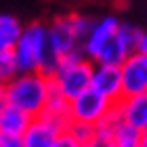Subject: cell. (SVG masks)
<instances>
[{"label":"cell","mask_w":147,"mask_h":147,"mask_svg":"<svg viewBox=\"0 0 147 147\" xmlns=\"http://www.w3.org/2000/svg\"><path fill=\"white\" fill-rule=\"evenodd\" d=\"M23 32V23L11 13H0V51H13L19 36Z\"/></svg>","instance_id":"4fadbf2b"},{"label":"cell","mask_w":147,"mask_h":147,"mask_svg":"<svg viewBox=\"0 0 147 147\" xmlns=\"http://www.w3.org/2000/svg\"><path fill=\"white\" fill-rule=\"evenodd\" d=\"M6 103H9V99H6V88H4L2 84H0V111L4 109V105H6Z\"/></svg>","instance_id":"44dd1931"},{"label":"cell","mask_w":147,"mask_h":147,"mask_svg":"<svg viewBox=\"0 0 147 147\" xmlns=\"http://www.w3.org/2000/svg\"><path fill=\"white\" fill-rule=\"evenodd\" d=\"M139 51L147 55V30L141 32V42H139Z\"/></svg>","instance_id":"ffe728a7"},{"label":"cell","mask_w":147,"mask_h":147,"mask_svg":"<svg viewBox=\"0 0 147 147\" xmlns=\"http://www.w3.org/2000/svg\"><path fill=\"white\" fill-rule=\"evenodd\" d=\"M122 23V19L118 15H103L99 19H92V25L86 34L82 42V53L90 61H97L99 55L103 53V49L111 42V38L116 36V32Z\"/></svg>","instance_id":"ba28073f"},{"label":"cell","mask_w":147,"mask_h":147,"mask_svg":"<svg viewBox=\"0 0 147 147\" xmlns=\"http://www.w3.org/2000/svg\"><path fill=\"white\" fill-rule=\"evenodd\" d=\"M113 105H116L113 101H109L105 95H101L99 90L90 86L84 92H80L78 97L69 99V120H78V122L97 126L113 109Z\"/></svg>","instance_id":"5b68a950"},{"label":"cell","mask_w":147,"mask_h":147,"mask_svg":"<svg viewBox=\"0 0 147 147\" xmlns=\"http://www.w3.org/2000/svg\"><path fill=\"white\" fill-rule=\"evenodd\" d=\"M13 53L19 71H44L51 76L57 65V57L49 44V23L32 21L30 25H23Z\"/></svg>","instance_id":"6da1fadb"},{"label":"cell","mask_w":147,"mask_h":147,"mask_svg":"<svg viewBox=\"0 0 147 147\" xmlns=\"http://www.w3.org/2000/svg\"><path fill=\"white\" fill-rule=\"evenodd\" d=\"M65 130H67L80 145H86V143L90 141L92 132H95V126L86 124V122H78V120H69L67 126H65Z\"/></svg>","instance_id":"e0dca14e"},{"label":"cell","mask_w":147,"mask_h":147,"mask_svg":"<svg viewBox=\"0 0 147 147\" xmlns=\"http://www.w3.org/2000/svg\"><path fill=\"white\" fill-rule=\"evenodd\" d=\"M69 120L55 118L49 113H38L32 118L28 130L23 132V147H53L55 139L65 130Z\"/></svg>","instance_id":"52a82bcc"},{"label":"cell","mask_w":147,"mask_h":147,"mask_svg":"<svg viewBox=\"0 0 147 147\" xmlns=\"http://www.w3.org/2000/svg\"><path fill=\"white\" fill-rule=\"evenodd\" d=\"M141 32L137 25H132L128 21H122L116 32V36L111 38V42L103 49V53L99 55L95 63H111L120 65L128 55H132L135 51H139V42H141Z\"/></svg>","instance_id":"8992f818"},{"label":"cell","mask_w":147,"mask_h":147,"mask_svg":"<svg viewBox=\"0 0 147 147\" xmlns=\"http://www.w3.org/2000/svg\"><path fill=\"white\" fill-rule=\"evenodd\" d=\"M92 67H95V61H90L82 51L67 53L57 59V65L51 74V82L67 99H74L86 88H90Z\"/></svg>","instance_id":"3957f363"},{"label":"cell","mask_w":147,"mask_h":147,"mask_svg":"<svg viewBox=\"0 0 147 147\" xmlns=\"http://www.w3.org/2000/svg\"><path fill=\"white\" fill-rule=\"evenodd\" d=\"M0 147H23V139L15 135H0Z\"/></svg>","instance_id":"d6986e66"},{"label":"cell","mask_w":147,"mask_h":147,"mask_svg":"<svg viewBox=\"0 0 147 147\" xmlns=\"http://www.w3.org/2000/svg\"><path fill=\"white\" fill-rule=\"evenodd\" d=\"M122 71V92L124 95H137L147 90V55L135 51L120 63Z\"/></svg>","instance_id":"9c48e42d"},{"label":"cell","mask_w":147,"mask_h":147,"mask_svg":"<svg viewBox=\"0 0 147 147\" xmlns=\"http://www.w3.org/2000/svg\"><path fill=\"white\" fill-rule=\"evenodd\" d=\"M51 86V76L44 71H19L4 88L9 103L21 107L30 116H38L44 111Z\"/></svg>","instance_id":"7a4b0ae2"},{"label":"cell","mask_w":147,"mask_h":147,"mask_svg":"<svg viewBox=\"0 0 147 147\" xmlns=\"http://www.w3.org/2000/svg\"><path fill=\"white\" fill-rule=\"evenodd\" d=\"M53 147H84V145H80L76 139H74L67 130H63L61 135H59L55 139V143H53Z\"/></svg>","instance_id":"ac0fdd59"},{"label":"cell","mask_w":147,"mask_h":147,"mask_svg":"<svg viewBox=\"0 0 147 147\" xmlns=\"http://www.w3.org/2000/svg\"><path fill=\"white\" fill-rule=\"evenodd\" d=\"M19 74V65L15 61L13 51H0V84L6 86Z\"/></svg>","instance_id":"2e32d148"},{"label":"cell","mask_w":147,"mask_h":147,"mask_svg":"<svg viewBox=\"0 0 147 147\" xmlns=\"http://www.w3.org/2000/svg\"><path fill=\"white\" fill-rule=\"evenodd\" d=\"M113 139H116L113 147H141V130L128 122H124V120H120L116 124Z\"/></svg>","instance_id":"5bb4252c"},{"label":"cell","mask_w":147,"mask_h":147,"mask_svg":"<svg viewBox=\"0 0 147 147\" xmlns=\"http://www.w3.org/2000/svg\"><path fill=\"white\" fill-rule=\"evenodd\" d=\"M44 113L55 116V118L69 120V99L65 97L61 90H57L55 86H51L49 99H46V105H44Z\"/></svg>","instance_id":"9a60e30c"},{"label":"cell","mask_w":147,"mask_h":147,"mask_svg":"<svg viewBox=\"0 0 147 147\" xmlns=\"http://www.w3.org/2000/svg\"><path fill=\"white\" fill-rule=\"evenodd\" d=\"M141 147H147V126L141 130Z\"/></svg>","instance_id":"7402d4cb"},{"label":"cell","mask_w":147,"mask_h":147,"mask_svg":"<svg viewBox=\"0 0 147 147\" xmlns=\"http://www.w3.org/2000/svg\"><path fill=\"white\" fill-rule=\"evenodd\" d=\"M116 107L124 122L132 124L139 130L147 126V90L137 92V95H124L116 103Z\"/></svg>","instance_id":"8fae6325"},{"label":"cell","mask_w":147,"mask_h":147,"mask_svg":"<svg viewBox=\"0 0 147 147\" xmlns=\"http://www.w3.org/2000/svg\"><path fill=\"white\" fill-rule=\"evenodd\" d=\"M32 118L28 111H23L21 107L13 103H6L4 109L0 111V135H15L23 137V132L28 130V126L32 122Z\"/></svg>","instance_id":"7c38bea8"},{"label":"cell","mask_w":147,"mask_h":147,"mask_svg":"<svg viewBox=\"0 0 147 147\" xmlns=\"http://www.w3.org/2000/svg\"><path fill=\"white\" fill-rule=\"evenodd\" d=\"M92 25V17L82 13L59 15L49 23V44L55 57H63L74 51H82V42Z\"/></svg>","instance_id":"277c9868"},{"label":"cell","mask_w":147,"mask_h":147,"mask_svg":"<svg viewBox=\"0 0 147 147\" xmlns=\"http://www.w3.org/2000/svg\"><path fill=\"white\" fill-rule=\"evenodd\" d=\"M90 86L95 90H99L101 95H105L109 101L118 103L124 97L122 92V71L120 65L111 63H95L92 67V82Z\"/></svg>","instance_id":"30bf717a"}]
</instances>
